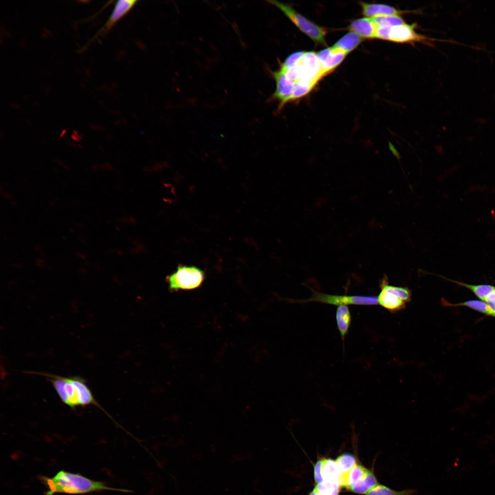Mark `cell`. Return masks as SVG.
<instances>
[{
    "label": "cell",
    "instance_id": "1",
    "mask_svg": "<svg viewBox=\"0 0 495 495\" xmlns=\"http://www.w3.org/2000/svg\"><path fill=\"white\" fill-rule=\"evenodd\" d=\"M307 417L305 406L292 399L268 397L265 405L250 415L253 432L258 436L289 434L300 430Z\"/></svg>",
    "mask_w": 495,
    "mask_h": 495
},
{
    "label": "cell",
    "instance_id": "2",
    "mask_svg": "<svg viewBox=\"0 0 495 495\" xmlns=\"http://www.w3.org/2000/svg\"><path fill=\"white\" fill-rule=\"evenodd\" d=\"M402 2L423 16L453 48L474 65L489 68L487 43L464 31L432 7L414 1Z\"/></svg>",
    "mask_w": 495,
    "mask_h": 495
},
{
    "label": "cell",
    "instance_id": "3",
    "mask_svg": "<svg viewBox=\"0 0 495 495\" xmlns=\"http://www.w3.org/2000/svg\"><path fill=\"white\" fill-rule=\"evenodd\" d=\"M408 116L413 122V134L403 152H416L417 160L415 169H419L428 157L436 152L442 124L433 118L428 108L419 102L415 106L406 108Z\"/></svg>",
    "mask_w": 495,
    "mask_h": 495
},
{
    "label": "cell",
    "instance_id": "4",
    "mask_svg": "<svg viewBox=\"0 0 495 495\" xmlns=\"http://www.w3.org/2000/svg\"><path fill=\"white\" fill-rule=\"evenodd\" d=\"M448 96L453 108L452 119L474 126L485 114L479 90L471 78H456Z\"/></svg>",
    "mask_w": 495,
    "mask_h": 495
},
{
    "label": "cell",
    "instance_id": "5",
    "mask_svg": "<svg viewBox=\"0 0 495 495\" xmlns=\"http://www.w3.org/2000/svg\"><path fill=\"white\" fill-rule=\"evenodd\" d=\"M207 3L203 0L175 1L157 41L161 45L168 42L178 31L189 23Z\"/></svg>",
    "mask_w": 495,
    "mask_h": 495
},
{
    "label": "cell",
    "instance_id": "6",
    "mask_svg": "<svg viewBox=\"0 0 495 495\" xmlns=\"http://www.w3.org/2000/svg\"><path fill=\"white\" fill-rule=\"evenodd\" d=\"M474 126L451 119L442 124L436 152L443 151L462 142L470 133Z\"/></svg>",
    "mask_w": 495,
    "mask_h": 495
},
{
    "label": "cell",
    "instance_id": "7",
    "mask_svg": "<svg viewBox=\"0 0 495 495\" xmlns=\"http://www.w3.org/2000/svg\"><path fill=\"white\" fill-rule=\"evenodd\" d=\"M468 437V441L464 447L449 450L434 448V453L450 454L477 453L495 456V441L482 439L470 434Z\"/></svg>",
    "mask_w": 495,
    "mask_h": 495
},
{
    "label": "cell",
    "instance_id": "8",
    "mask_svg": "<svg viewBox=\"0 0 495 495\" xmlns=\"http://www.w3.org/2000/svg\"><path fill=\"white\" fill-rule=\"evenodd\" d=\"M476 84L479 90L485 113L495 109V72L478 77Z\"/></svg>",
    "mask_w": 495,
    "mask_h": 495
},
{
    "label": "cell",
    "instance_id": "9",
    "mask_svg": "<svg viewBox=\"0 0 495 495\" xmlns=\"http://www.w3.org/2000/svg\"><path fill=\"white\" fill-rule=\"evenodd\" d=\"M456 79V77H447L437 80L429 87L424 94L421 96L419 102L429 106L441 99L447 95Z\"/></svg>",
    "mask_w": 495,
    "mask_h": 495
}]
</instances>
